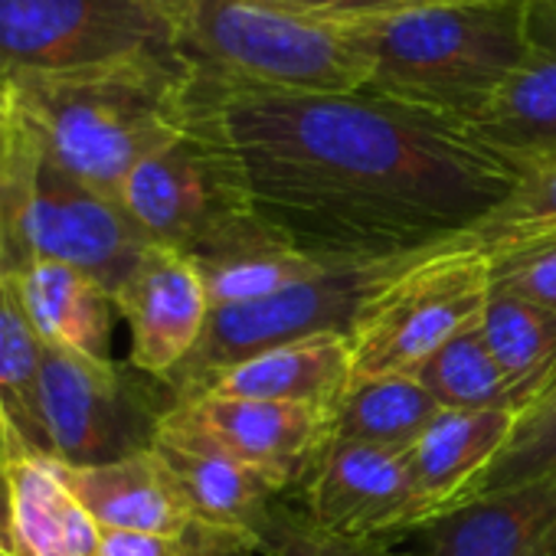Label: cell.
I'll list each match as a JSON object with an SVG mask.
<instances>
[{"instance_id":"obj_28","label":"cell","mask_w":556,"mask_h":556,"mask_svg":"<svg viewBox=\"0 0 556 556\" xmlns=\"http://www.w3.org/2000/svg\"><path fill=\"white\" fill-rule=\"evenodd\" d=\"M549 471H556V377L527 409L517 413L507 442L501 445L494 462L471 481L455 507L527 484Z\"/></svg>"},{"instance_id":"obj_30","label":"cell","mask_w":556,"mask_h":556,"mask_svg":"<svg viewBox=\"0 0 556 556\" xmlns=\"http://www.w3.org/2000/svg\"><path fill=\"white\" fill-rule=\"evenodd\" d=\"M491 289L556 312V242L491 262Z\"/></svg>"},{"instance_id":"obj_11","label":"cell","mask_w":556,"mask_h":556,"mask_svg":"<svg viewBox=\"0 0 556 556\" xmlns=\"http://www.w3.org/2000/svg\"><path fill=\"white\" fill-rule=\"evenodd\" d=\"M308 517L351 540H377L426 530V510L416 494L406 452L325 442L305 478Z\"/></svg>"},{"instance_id":"obj_24","label":"cell","mask_w":556,"mask_h":556,"mask_svg":"<svg viewBox=\"0 0 556 556\" xmlns=\"http://www.w3.org/2000/svg\"><path fill=\"white\" fill-rule=\"evenodd\" d=\"M442 413L419 377H370L351 380L341 400L328 409V442H354L406 452Z\"/></svg>"},{"instance_id":"obj_19","label":"cell","mask_w":556,"mask_h":556,"mask_svg":"<svg viewBox=\"0 0 556 556\" xmlns=\"http://www.w3.org/2000/svg\"><path fill=\"white\" fill-rule=\"evenodd\" d=\"M517 413L510 409H442L406 448V465L426 510V527L448 514L471 481L507 442Z\"/></svg>"},{"instance_id":"obj_35","label":"cell","mask_w":556,"mask_h":556,"mask_svg":"<svg viewBox=\"0 0 556 556\" xmlns=\"http://www.w3.org/2000/svg\"><path fill=\"white\" fill-rule=\"evenodd\" d=\"M0 556H8V553H4V549H0Z\"/></svg>"},{"instance_id":"obj_25","label":"cell","mask_w":556,"mask_h":556,"mask_svg":"<svg viewBox=\"0 0 556 556\" xmlns=\"http://www.w3.org/2000/svg\"><path fill=\"white\" fill-rule=\"evenodd\" d=\"M413 377L435 396L442 409H510L520 413L536 400V390L514 383L488 351L481 328H468L442 344Z\"/></svg>"},{"instance_id":"obj_15","label":"cell","mask_w":556,"mask_h":556,"mask_svg":"<svg viewBox=\"0 0 556 556\" xmlns=\"http://www.w3.org/2000/svg\"><path fill=\"white\" fill-rule=\"evenodd\" d=\"M468 131L517 170L556 157V0H527L523 56Z\"/></svg>"},{"instance_id":"obj_10","label":"cell","mask_w":556,"mask_h":556,"mask_svg":"<svg viewBox=\"0 0 556 556\" xmlns=\"http://www.w3.org/2000/svg\"><path fill=\"white\" fill-rule=\"evenodd\" d=\"M157 53H177L161 0H0V89Z\"/></svg>"},{"instance_id":"obj_9","label":"cell","mask_w":556,"mask_h":556,"mask_svg":"<svg viewBox=\"0 0 556 556\" xmlns=\"http://www.w3.org/2000/svg\"><path fill=\"white\" fill-rule=\"evenodd\" d=\"M118 200L151 242L190 258L255 219L239 161L197 89L190 125L128 174Z\"/></svg>"},{"instance_id":"obj_22","label":"cell","mask_w":556,"mask_h":556,"mask_svg":"<svg viewBox=\"0 0 556 556\" xmlns=\"http://www.w3.org/2000/svg\"><path fill=\"white\" fill-rule=\"evenodd\" d=\"M210 308L249 305L286 292L318 275L328 262L295 249L258 216L193 255Z\"/></svg>"},{"instance_id":"obj_13","label":"cell","mask_w":556,"mask_h":556,"mask_svg":"<svg viewBox=\"0 0 556 556\" xmlns=\"http://www.w3.org/2000/svg\"><path fill=\"white\" fill-rule=\"evenodd\" d=\"M177 409L219 448L262 471L278 491L305 481L328 442V409L318 406L197 396L177 403Z\"/></svg>"},{"instance_id":"obj_31","label":"cell","mask_w":556,"mask_h":556,"mask_svg":"<svg viewBox=\"0 0 556 556\" xmlns=\"http://www.w3.org/2000/svg\"><path fill=\"white\" fill-rule=\"evenodd\" d=\"M299 14H312L321 21H367V17H387L426 4H442V0H271Z\"/></svg>"},{"instance_id":"obj_27","label":"cell","mask_w":556,"mask_h":556,"mask_svg":"<svg viewBox=\"0 0 556 556\" xmlns=\"http://www.w3.org/2000/svg\"><path fill=\"white\" fill-rule=\"evenodd\" d=\"M481 338L501 370L536 396L556 377V312L540 308L533 302L494 292L481 312Z\"/></svg>"},{"instance_id":"obj_16","label":"cell","mask_w":556,"mask_h":556,"mask_svg":"<svg viewBox=\"0 0 556 556\" xmlns=\"http://www.w3.org/2000/svg\"><path fill=\"white\" fill-rule=\"evenodd\" d=\"M0 549L8 556H99L102 527L70 488L63 462L53 455H14L0 465Z\"/></svg>"},{"instance_id":"obj_21","label":"cell","mask_w":556,"mask_h":556,"mask_svg":"<svg viewBox=\"0 0 556 556\" xmlns=\"http://www.w3.org/2000/svg\"><path fill=\"white\" fill-rule=\"evenodd\" d=\"M21 299L47 348L112 361L115 299L83 268L37 258L21 271Z\"/></svg>"},{"instance_id":"obj_34","label":"cell","mask_w":556,"mask_h":556,"mask_svg":"<svg viewBox=\"0 0 556 556\" xmlns=\"http://www.w3.org/2000/svg\"><path fill=\"white\" fill-rule=\"evenodd\" d=\"M161 4L167 8V14H170V21H174V4H177V0H161Z\"/></svg>"},{"instance_id":"obj_2","label":"cell","mask_w":556,"mask_h":556,"mask_svg":"<svg viewBox=\"0 0 556 556\" xmlns=\"http://www.w3.org/2000/svg\"><path fill=\"white\" fill-rule=\"evenodd\" d=\"M4 92L47 157L109 197H118L128 174L193 115V73L180 53L24 76Z\"/></svg>"},{"instance_id":"obj_3","label":"cell","mask_w":556,"mask_h":556,"mask_svg":"<svg viewBox=\"0 0 556 556\" xmlns=\"http://www.w3.org/2000/svg\"><path fill=\"white\" fill-rule=\"evenodd\" d=\"M351 24L364 92L468 128L523 56L527 0H442Z\"/></svg>"},{"instance_id":"obj_26","label":"cell","mask_w":556,"mask_h":556,"mask_svg":"<svg viewBox=\"0 0 556 556\" xmlns=\"http://www.w3.org/2000/svg\"><path fill=\"white\" fill-rule=\"evenodd\" d=\"M458 239L488 262L556 242V157L523 167L510 193Z\"/></svg>"},{"instance_id":"obj_33","label":"cell","mask_w":556,"mask_h":556,"mask_svg":"<svg viewBox=\"0 0 556 556\" xmlns=\"http://www.w3.org/2000/svg\"><path fill=\"white\" fill-rule=\"evenodd\" d=\"M0 465H4V439H0ZM0 527H4V478H0Z\"/></svg>"},{"instance_id":"obj_12","label":"cell","mask_w":556,"mask_h":556,"mask_svg":"<svg viewBox=\"0 0 556 556\" xmlns=\"http://www.w3.org/2000/svg\"><path fill=\"white\" fill-rule=\"evenodd\" d=\"M115 308L131 331L128 364L167 383L203 338L210 295L190 255L151 242L115 292Z\"/></svg>"},{"instance_id":"obj_4","label":"cell","mask_w":556,"mask_h":556,"mask_svg":"<svg viewBox=\"0 0 556 556\" xmlns=\"http://www.w3.org/2000/svg\"><path fill=\"white\" fill-rule=\"evenodd\" d=\"M174 30L190 73L223 89L351 96L367 86L351 21H321L271 0H177Z\"/></svg>"},{"instance_id":"obj_29","label":"cell","mask_w":556,"mask_h":556,"mask_svg":"<svg viewBox=\"0 0 556 556\" xmlns=\"http://www.w3.org/2000/svg\"><path fill=\"white\" fill-rule=\"evenodd\" d=\"M255 549L262 556H403L377 540H351L325 530L305 510H292L275 501L255 530Z\"/></svg>"},{"instance_id":"obj_14","label":"cell","mask_w":556,"mask_h":556,"mask_svg":"<svg viewBox=\"0 0 556 556\" xmlns=\"http://www.w3.org/2000/svg\"><path fill=\"white\" fill-rule=\"evenodd\" d=\"M174 471L197 527L255 543V530L282 494L262 471L206 439L177 406L164 416L154 442Z\"/></svg>"},{"instance_id":"obj_17","label":"cell","mask_w":556,"mask_h":556,"mask_svg":"<svg viewBox=\"0 0 556 556\" xmlns=\"http://www.w3.org/2000/svg\"><path fill=\"white\" fill-rule=\"evenodd\" d=\"M426 536L429 556H556V471L452 507Z\"/></svg>"},{"instance_id":"obj_7","label":"cell","mask_w":556,"mask_h":556,"mask_svg":"<svg viewBox=\"0 0 556 556\" xmlns=\"http://www.w3.org/2000/svg\"><path fill=\"white\" fill-rule=\"evenodd\" d=\"M491 295V262L462 239L416 255L367 302L354 331L351 380L416 374L442 344L481 321Z\"/></svg>"},{"instance_id":"obj_1","label":"cell","mask_w":556,"mask_h":556,"mask_svg":"<svg viewBox=\"0 0 556 556\" xmlns=\"http://www.w3.org/2000/svg\"><path fill=\"white\" fill-rule=\"evenodd\" d=\"M252 213L325 262L422 252L465 236L520 170L465 125L370 92L223 89L193 76Z\"/></svg>"},{"instance_id":"obj_5","label":"cell","mask_w":556,"mask_h":556,"mask_svg":"<svg viewBox=\"0 0 556 556\" xmlns=\"http://www.w3.org/2000/svg\"><path fill=\"white\" fill-rule=\"evenodd\" d=\"M0 236L21 271L37 258L66 262L99 278L112 299L151 245L125 203L53 164L27 122L0 177Z\"/></svg>"},{"instance_id":"obj_20","label":"cell","mask_w":556,"mask_h":556,"mask_svg":"<svg viewBox=\"0 0 556 556\" xmlns=\"http://www.w3.org/2000/svg\"><path fill=\"white\" fill-rule=\"evenodd\" d=\"M351 383V348L341 334L271 348L219 374L200 396L265 400L331 409ZM197 400V396H193Z\"/></svg>"},{"instance_id":"obj_18","label":"cell","mask_w":556,"mask_h":556,"mask_svg":"<svg viewBox=\"0 0 556 556\" xmlns=\"http://www.w3.org/2000/svg\"><path fill=\"white\" fill-rule=\"evenodd\" d=\"M63 471L102 530L184 536L197 527L190 504L157 448L92 468L63 465Z\"/></svg>"},{"instance_id":"obj_32","label":"cell","mask_w":556,"mask_h":556,"mask_svg":"<svg viewBox=\"0 0 556 556\" xmlns=\"http://www.w3.org/2000/svg\"><path fill=\"white\" fill-rule=\"evenodd\" d=\"M21 138H24V122H21L11 96L0 89V177L8 174V167L21 148Z\"/></svg>"},{"instance_id":"obj_8","label":"cell","mask_w":556,"mask_h":556,"mask_svg":"<svg viewBox=\"0 0 556 556\" xmlns=\"http://www.w3.org/2000/svg\"><path fill=\"white\" fill-rule=\"evenodd\" d=\"M174 393L131 364L43 344L40 419L47 455L70 468L122 462L154 448Z\"/></svg>"},{"instance_id":"obj_23","label":"cell","mask_w":556,"mask_h":556,"mask_svg":"<svg viewBox=\"0 0 556 556\" xmlns=\"http://www.w3.org/2000/svg\"><path fill=\"white\" fill-rule=\"evenodd\" d=\"M40 357L43 341L37 338L21 299V268L0 242V439H4V458L47 455L40 419Z\"/></svg>"},{"instance_id":"obj_6","label":"cell","mask_w":556,"mask_h":556,"mask_svg":"<svg viewBox=\"0 0 556 556\" xmlns=\"http://www.w3.org/2000/svg\"><path fill=\"white\" fill-rule=\"evenodd\" d=\"M422 252L367 262H328L318 275L271 299L210 308L203 338L197 341L190 357L167 377L164 387L174 393L177 403H187L200 396L219 374L255 354L325 334L348 338L367 302L380 295Z\"/></svg>"}]
</instances>
